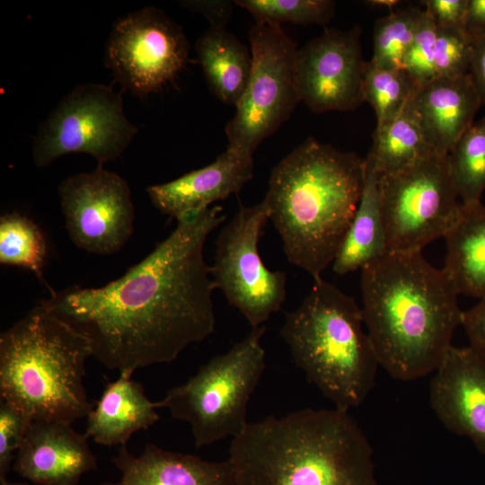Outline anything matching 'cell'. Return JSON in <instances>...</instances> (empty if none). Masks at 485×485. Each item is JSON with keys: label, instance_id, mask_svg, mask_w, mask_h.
Wrapping results in <instances>:
<instances>
[{"label": "cell", "instance_id": "13", "mask_svg": "<svg viewBox=\"0 0 485 485\" xmlns=\"http://www.w3.org/2000/svg\"><path fill=\"white\" fill-rule=\"evenodd\" d=\"M58 193L68 235L78 248L112 254L131 237L135 210L129 187L119 174L99 164L66 178Z\"/></svg>", "mask_w": 485, "mask_h": 485}, {"label": "cell", "instance_id": "8", "mask_svg": "<svg viewBox=\"0 0 485 485\" xmlns=\"http://www.w3.org/2000/svg\"><path fill=\"white\" fill-rule=\"evenodd\" d=\"M379 190L387 251H422L445 237L461 213L448 154L434 153L379 175Z\"/></svg>", "mask_w": 485, "mask_h": 485}, {"label": "cell", "instance_id": "23", "mask_svg": "<svg viewBox=\"0 0 485 485\" xmlns=\"http://www.w3.org/2000/svg\"><path fill=\"white\" fill-rule=\"evenodd\" d=\"M195 49L211 92L224 103L235 106L249 83L251 53L225 27H209Z\"/></svg>", "mask_w": 485, "mask_h": 485}, {"label": "cell", "instance_id": "10", "mask_svg": "<svg viewBox=\"0 0 485 485\" xmlns=\"http://www.w3.org/2000/svg\"><path fill=\"white\" fill-rule=\"evenodd\" d=\"M137 133L120 93L102 84H80L39 126L33 163L41 168L66 154L84 153L102 165L120 156Z\"/></svg>", "mask_w": 485, "mask_h": 485}, {"label": "cell", "instance_id": "25", "mask_svg": "<svg viewBox=\"0 0 485 485\" xmlns=\"http://www.w3.org/2000/svg\"><path fill=\"white\" fill-rule=\"evenodd\" d=\"M448 163L462 204L481 202L485 190V115L459 138L448 153Z\"/></svg>", "mask_w": 485, "mask_h": 485}, {"label": "cell", "instance_id": "6", "mask_svg": "<svg viewBox=\"0 0 485 485\" xmlns=\"http://www.w3.org/2000/svg\"><path fill=\"white\" fill-rule=\"evenodd\" d=\"M363 323L355 299L320 278L280 330L307 380L344 411L364 402L380 366Z\"/></svg>", "mask_w": 485, "mask_h": 485}, {"label": "cell", "instance_id": "29", "mask_svg": "<svg viewBox=\"0 0 485 485\" xmlns=\"http://www.w3.org/2000/svg\"><path fill=\"white\" fill-rule=\"evenodd\" d=\"M235 4L246 9L256 22L281 25H325L335 13V2L331 0H236Z\"/></svg>", "mask_w": 485, "mask_h": 485}, {"label": "cell", "instance_id": "37", "mask_svg": "<svg viewBox=\"0 0 485 485\" xmlns=\"http://www.w3.org/2000/svg\"><path fill=\"white\" fill-rule=\"evenodd\" d=\"M464 32L472 40L485 36V0H468Z\"/></svg>", "mask_w": 485, "mask_h": 485}, {"label": "cell", "instance_id": "3", "mask_svg": "<svg viewBox=\"0 0 485 485\" xmlns=\"http://www.w3.org/2000/svg\"><path fill=\"white\" fill-rule=\"evenodd\" d=\"M234 485H378L373 448L348 411L305 408L232 438Z\"/></svg>", "mask_w": 485, "mask_h": 485}, {"label": "cell", "instance_id": "24", "mask_svg": "<svg viewBox=\"0 0 485 485\" xmlns=\"http://www.w3.org/2000/svg\"><path fill=\"white\" fill-rule=\"evenodd\" d=\"M434 153L410 101L397 117L375 128L373 146L366 157L379 175H385L407 168Z\"/></svg>", "mask_w": 485, "mask_h": 485}, {"label": "cell", "instance_id": "22", "mask_svg": "<svg viewBox=\"0 0 485 485\" xmlns=\"http://www.w3.org/2000/svg\"><path fill=\"white\" fill-rule=\"evenodd\" d=\"M362 195L344 241L332 262L333 271L345 275L362 269L387 252L383 222L379 174L366 157Z\"/></svg>", "mask_w": 485, "mask_h": 485}, {"label": "cell", "instance_id": "32", "mask_svg": "<svg viewBox=\"0 0 485 485\" xmlns=\"http://www.w3.org/2000/svg\"><path fill=\"white\" fill-rule=\"evenodd\" d=\"M31 421L22 410L0 400V478H6Z\"/></svg>", "mask_w": 485, "mask_h": 485}, {"label": "cell", "instance_id": "36", "mask_svg": "<svg viewBox=\"0 0 485 485\" xmlns=\"http://www.w3.org/2000/svg\"><path fill=\"white\" fill-rule=\"evenodd\" d=\"M469 74L478 93L481 106L485 107V36L473 40Z\"/></svg>", "mask_w": 485, "mask_h": 485}, {"label": "cell", "instance_id": "2", "mask_svg": "<svg viewBox=\"0 0 485 485\" xmlns=\"http://www.w3.org/2000/svg\"><path fill=\"white\" fill-rule=\"evenodd\" d=\"M361 270L363 320L380 366L401 381L434 373L463 317L444 271L422 251H387Z\"/></svg>", "mask_w": 485, "mask_h": 485}, {"label": "cell", "instance_id": "27", "mask_svg": "<svg viewBox=\"0 0 485 485\" xmlns=\"http://www.w3.org/2000/svg\"><path fill=\"white\" fill-rule=\"evenodd\" d=\"M419 86L405 69L366 63L363 101L375 111L376 128L397 117L413 99Z\"/></svg>", "mask_w": 485, "mask_h": 485}, {"label": "cell", "instance_id": "34", "mask_svg": "<svg viewBox=\"0 0 485 485\" xmlns=\"http://www.w3.org/2000/svg\"><path fill=\"white\" fill-rule=\"evenodd\" d=\"M470 347L485 357V298L471 309L463 312L462 324Z\"/></svg>", "mask_w": 485, "mask_h": 485}, {"label": "cell", "instance_id": "39", "mask_svg": "<svg viewBox=\"0 0 485 485\" xmlns=\"http://www.w3.org/2000/svg\"><path fill=\"white\" fill-rule=\"evenodd\" d=\"M0 485H31V484L22 483V482H12V481H9L6 478H0Z\"/></svg>", "mask_w": 485, "mask_h": 485}, {"label": "cell", "instance_id": "4", "mask_svg": "<svg viewBox=\"0 0 485 485\" xmlns=\"http://www.w3.org/2000/svg\"><path fill=\"white\" fill-rule=\"evenodd\" d=\"M366 160L313 137L270 172L262 200L288 261L313 280L331 264L357 211Z\"/></svg>", "mask_w": 485, "mask_h": 485}, {"label": "cell", "instance_id": "5", "mask_svg": "<svg viewBox=\"0 0 485 485\" xmlns=\"http://www.w3.org/2000/svg\"><path fill=\"white\" fill-rule=\"evenodd\" d=\"M88 340L39 303L0 335V400L32 421L72 424L93 409L84 385Z\"/></svg>", "mask_w": 485, "mask_h": 485}, {"label": "cell", "instance_id": "28", "mask_svg": "<svg viewBox=\"0 0 485 485\" xmlns=\"http://www.w3.org/2000/svg\"><path fill=\"white\" fill-rule=\"evenodd\" d=\"M423 11L417 7L392 11L378 19L374 29V55L370 62L380 67L404 69Z\"/></svg>", "mask_w": 485, "mask_h": 485}, {"label": "cell", "instance_id": "18", "mask_svg": "<svg viewBox=\"0 0 485 485\" xmlns=\"http://www.w3.org/2000/svg\"><path fill=\"white\" fill-rule=\"evenodd\" d=\"M411 104L433 151L448 154L481 106L470 74L438 77L418 88Z\"/></svg>", "mask_w": 485, "mask_h": 485}, {"label": "cell", "instance_id": "14", "mask_svg": "<svg viewBox=\"0 0 485 485\" xmlns=\"http://www.w3.org/2000/svg\"><path fill=\"white\" fill-rule=\"evenodd\" d=\"M361 30L325 29L297 49L296 75L301 101L314 112L356 110L363 101L366 63Z\"/></svg>", "mask_w": 485, "mask_h": 485}, {"label": "cell", "instance_id": "17", "mask_svg": "<svg viewBox=\"0 0 485 485\" xmlns=\"http://www.w3.org/2000/svg\"><path fill=\"white\" fill-rule=\"evenodd\" d=\"M252 175V156L226 148L210 164L146 191L159 211L179 221L237 193Z\"/></svg>", "mask_w": 485, "mask_h": 485}, {"label": "cell", "instance_id": "15", "mask_svg": "<svg viewBox=\"0 0 485 485\" xmlns=\"http://www.w3.org/2000/svg\"><path fill=\"white\" fill-rule=\"evenodd\" d=\"M429 384L430 406L451 432L469 437L485 455V357L451 346Z\"/></svg>", "mask_w": 485, "mask_h": 485}, {"label": "cell", "instance_id": "35", "mask_svg": "<svg viewBox=\"0 0 485 485\" xmlns=\"http://www.w3.org/2000/svg\"><path fill=\"white\" fill-rule=\"evenodd\" d=\"M181 4L203 14L208 20L210 27H225L232 13L230 1H183Z\"/></svg>", "mask_w": 485, "mask_h": 485}, {"label": "cell", "instance_id": "16", "mask_svg": "<svg viewBox=\"0 0 485 485\" xmlns=\"http://www.w3.org/2000/svg\"><path fill=\"white\" fill-rule=\"evenodd\" d=\"M88 438L68 423L31 421L13 470L36 485H77L84 473L97 468Z\"/></svg>", "mask_w": 485, "mask_h": 485}, {"label": "cell", "instance_id": "21", "mask_svg": "<svg viewBox=\"0 0 485 485\" xmlns=\"http://www.w3.org/2000/svg\"><path fill=\"white\" fill-rule=\"evenodd\" d=\"M444 238L442 270L457 294L485 298V206L461 203L460 216Z\"/></svg>", "mask_w": 485, "mask_h": 485}, {"label": "cell", "instance_id": "9", "mask_svg": "<svg viewBox=\"0 0 485 485\" xmlns=\"http://www.w3.org/2000/svg\"><path fill=\"white\" fill-rule=\"evenodd\" d=\"M252 57L247 87L225 127L227 148L252 156L301 101L294 40L281 25L256 22L248 33Z\"/></svg>", "mask_w": 485, "mask_h": 485}, {"label": "cell", "instance_id": "31", "mask_svg": "<svg viewBox=\"0 0 485 485\" xmlns=\"http://www.w3.org/2000/svg\"><path fill=\"white\" fill-rule=\"evenodd\" d=\"M437 28L424 10L404 61V69L419 87L436 78L435 45Z\"/></svg>", "mask_w": 485, "mask_h": 485}, {"label": "cell", "instance_id": "1", "mask_svg": "<svg viewBox=\"0 0 485 485\" xmlns=\"http://www.w3.org/2000/svg\"><path fill=\"white\" fill-rule=\"evenodd\" d=\"M224 219L219 206L190 215L120 278L54 291L40 303L84 336L109 369L133 375L171 363L215 331L216 287L203 251Z\"/></svg>", "mask_w": 485, "mask_h": 485}, {"label": "cell", "instance_id": "30", "mask_svg": "<svg viewBox=\"0 0 485 485\" xmlns=\"http://www.w3.org/2000/svg\"><path fill=\"white\" fill-rule=\"evenodd\" d=\"M473 40L464 31L437 29L435 45L436 78H455L469 73Z\"/></svg>", "mask_w": 485, "mask_h": 485}, {"label": "cell", "instance_id": "40", "mask_svg": "<svg viewBox=\"0 0 485 485\" xmlns=\"http://www.w3.org/2000/svg\"><path fill=\"white\" fill-rule=\"evenodd\" d=\"M101 485H111L110 482H105V483H102Z\"/></svg>", "mask_w": 485, "mask_h": 485}, {"label": "cell", "instance_id": "12", "mask_svg": "<svg viewBox=\"0 0 485 485\" xmlns=\"http://www.w3.org/2000/svg\"><path fill=\"white\" fill-rule=\"evenodd\" d=\"M190 45L181 27L148 6L118 19L105 46V66L137 95L160 90L181 71Z\"/></svg>", "mask_w": 485, "mask_h": 485}, {"label": "cell", "instance_id": "7", "mask_svg": "<svg viewBox=\"0 0 485 485\" xmlns=\"http://www.w3.org/2000/svg\"><path fill=\"white\" fill-rule=\"evenodd\" d=\"M265 326L250 333L227 352L213 357L182 384L156 401L171 416L187 422L197 448L236 437L247 427V405L266 367L261 338Z\"/></svg>", "mask_w": 485, "mask_h": 485}, {"label": "cell", "instance_id": "33", "mask_svg": "<svg viewBox=\"0 0 485 485\" xmlns=\"http://www.w3.org/2000/svg\"><path fill=\"white\" fill-rule=\"evenodd\" d=\"M422 3L437 29L464 31L468 0H425Z\"/></svg>", "mask_w": 485, "mask_h": 485}, {"label": "cell", "instance_id": "20", "mask_svg": "<svg viewBox=\"0 0 485 485\" xmlns=\"http://www.w3.org/2000/svg\"><path fill=\"white\" fill-rule=\"evenodd\" d=\"M131 377L130 374L119 373L116 381L108 383L88 414L85 434L95 443L126 445L134 433L159 420L156 401H150L143 385Z\"/></svg>", "mask_w": 485, "mask_h": 485}, {"label": "cell", "instance_id": "19", "mask_svg": "<svg viewBox=\"0 0 485 485\" xmlns=\"http://www.w3.org/2000/svg\"><path fill=\"white\" fill-rule=\"evenodd\" d=\"M120 479L111 485H234L229 461L204 460L146 444L140 455L121 445L111 459Z\"/></svg>", "mask_w": 485, "mask_h": 485}, {"label": "cell", "instance_id": "11", "mask_svg": "<svg viewBox=\"0 0 485 485\" xmlns=\"http://www.w3.org/2000/svg\"><path fill=\"white\" fill-rule=\"evenodd\" d=\"M268 220L263 201L251 207L240 206L217 236L214 264L210 267L216 288L224 293L251 328L262 326L279 311L287 294L286 273L268 269L259 252V242Z\"/></svg>", "mask_w": 485, "mask_h": 485}, {"label": "cell", "instance_id": "38", "mask_svg": "<svg viewBox=\"0 0 485 485\" xmlns=\"http://www.w3.org/2000/svg\"><path fill=\"white\" fill-rule=\"evenodd\" d=\"M366 3L367 4H371L372 6L387 7L391 10V12L392 11L393 7L401 4V2L398 0H371L366 1Z\"/></svg>", "mask_w": 485, "mask_h": 485}, {"label": "cell", "instance_id": "26", "mask_svg": "<svg viewBox=\"0 0 485 485\" xmlns=\"http://www.w3.org/2000/svg\"><path fill=\"white\" fill-rule=\"evenodd\" d=\"M47 254L44 234L31 219L16 212L0 217L1 264L25 268L43 281Z\"/></svg>", "mask_w": 485, "mask_h": 485}]
</instances>
